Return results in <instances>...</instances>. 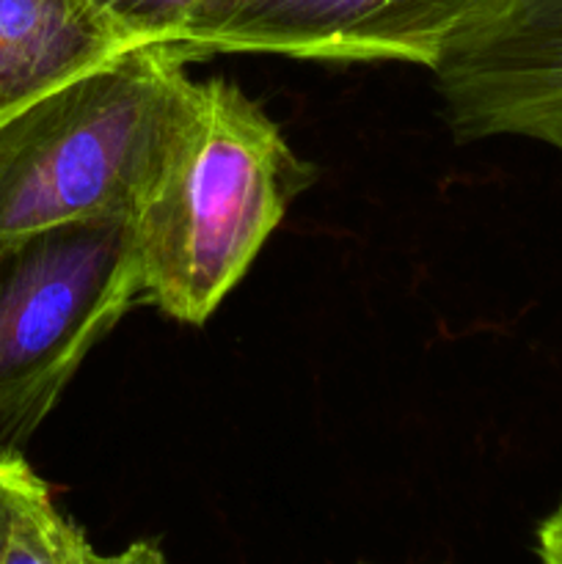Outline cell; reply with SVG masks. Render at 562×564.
<instances>
[{
	"instance_id": "1",
	"label": "cell",
	"mask_w": 562,
	"mask_h": 564,
	"mask_svg": "<svg viewBox=\"0 0 562 564\" xmlns=\"http://www.w3.org/2000/svg\"><path fill=\"white\" fill-rule=\"evenodd\" d=\"M180 44H132L0 119V240L136 218L196 83Z\"/></svg>"
},
{
	"instance_id": "2",
	"label": "cell",
	"mask_w": 562,
	"mask_h": 564,
	"mask_svg": "<svg viewBox=\"0 0 562 564\" xmlns=\"http://www.w3.org/2000/svg\"><path fill=\"white\" fill-rule=\"evenodd\" d=\"M312 182L279 124L224 77L196 83L163 171L132 218L141 295L202 325Z\"/></svg>"
},
{
	"instance_id": "3",
	"label": "cell",
	"mask_w": 562,
	"mask_h": 564,
	"mask_svg": "<svg viewBox=\"0 0 562 564\" xmlns=\"http://www.w3.org/2000/svg\"><path fill=\"white\" fill-rule=\"evenodd\" d=\"M141 297L130 218L0 240V460L22 457L88 350Z\"/></svg>"
},
{
	"instance_id": "4",
	"label": "cell",
	"mask_w": 562,
	"mask_h": 564,
	"mask_svg": "<svg viewBox=\"0 0 562 564\" xmlns=\"http://www.w3.org/2000/svg\"><path fill=\"white\" fill-rule=\"evenodd\" d=\"M494 0H204L176 44L209 53L312 61H406L433 69L463 25Z\"/></svg>"
},
{
	"instance_id": "5",
	"label": "cell",
	"mask_w": 562,
	"mask_h": 564,
	"mask_svg": "<svg viewBox=\"0 0 562 564\" xmlns=\"http://www.w3.org/2000/svg\"><path fill=\"white\" fill-rule=\"evenodd\" d=\"M433 72L461 141L521 135L562 152V0H494Z\"/></svg>"
},
{
	"instance_id": "6",
	"label": "cell",
	"mask_w": 562,
	"mask_h": 564,
	"mask_svg": "<svg viewBox=\"0 0 562 564\" xmlns=\"http://www.w3.org/2000/svg\"><path fill=\"white\" fill-rule=\"evenodd\" d=\"M127 47L91 0H0V119Z\"/></svg>"
},
{
	"instance_id": "7",
	"label": "cell",
	"mask_w": 562,
	"mask_h": 564,
	"mask_svg": "<svg viewBox=\"0 0 562 564\" xmlns=\"http://www.w3.org/2000/svg\"><path fill=\"white\" fill-rule=\"evenodd\" d=\"M3 564H169L154 540H136L116 554H99L72 518L39 485L22 505Z\"/></svg>"
},
{
	"instance_id": "8",
	"label": "cell",
	"mask_w": 562,
	"mask_h": 564,
	"mask_svg": "<svg viewBox=\"0 0 562 564\" xmlns=\"http://www.w3.org/2000/svg\"><path fill=\"white\" fill-rule=\"evenodd\" d=\"M127 44H176L204 0H91Z\"/></svg>"
},
{
	"instance_id": "9",
	"label": "cell",
	"mask_w": 562,
	"mask_h": 564,
	"mask_svg": "<svg viewBox=\"0 0 562 564\" xmlns=\"http://www.w3.org/2000/svg\"><path fill=\"white\" fill-rule=\"evenodd\" d=\"M39 485H42V479L31 471V466L22 457L0 460V564H3L6 549H9L17 516Z\"/></svg>"
},
{
	"instance_id": "10",
	"label": "cell",
	"mask_w": 562,
	"mask_h": 564,
	"mask_svg": "<svg viewBox=\"0 0 562 564\" xmlns=\"http://www.w3.org/2000/svg\"><path fill=\"white\" fill-rule=\"evenodd\" d=\"M534 556L538 564H562V505H556L534 532Z\"/></svg>"
}]
</instances>
